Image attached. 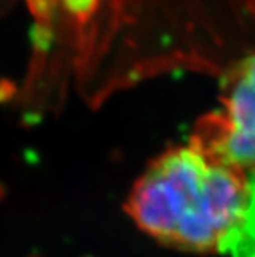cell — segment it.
Wrapping results in <instances>:
<instances>
[{"instance_id":"1","label":"cell","mask_w":255,"mask_h":257,"mask_svg":"<svg viewBox=\"0 0 255 257\" xmlns=\"http://www.w3.org/2000/svg\"><path fill=\"white\" fill-rule=\"evenodd\" d=\"M249 177L200 144L157 157L138 177L126 213L155 240L189 252L224 251L246 211Z\"/></svg>"},{"instance_id":"2","label":"cell","mask_w":255,"mask_h":257,"mask_svg":"<svg viewBox=\"0 0 255 257\" xmlns=\"http://www.w3.org/2000/svg\"><path fill=\"white\" fill-rule=\"evenodd\" d=\"M197 142L224 165L247 177L255 176V54L238 66L223 114Z\"/></svg>"},{"instance_id":"3","label":"cell","mask_w":255,"mask_h":257,"mask_svg":"<svg viewBox=\"0 0 255 257\" xmlns=\"http://www.w3.org/2000/svg\"><path fill=\"white\" fill-rule=\"evenodd\" d=\"M224 252L232 257H255V176L249 177V199L240 225L227 242Z\"/></svg>"}]
</instances>
